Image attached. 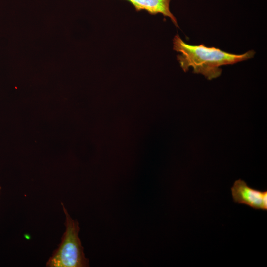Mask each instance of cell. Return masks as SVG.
<instances>
[{
    "label": "cell",
    "mask_w": 267,
    "mask_h": 267,
    "mask_svg": "<svg viewBox=\"0 0 267 267\" xmlns=\"http://www.w3.org/2000/svg\"><path fill=\"white\" fill-rule=\"evenodd\" d=\"M173 50L178 54L177 58L184 72L190 67L194 73L201 74L211 80L219 77L222 72L221 66L234 64L254 57L255 52L250 50L241 54L228 53L203 44L191 45L176 34L173 39Z\"/></svg>",
    "instance_id": "obj_1"
},
{
    "label": "cell",
    "mask_w": 267,
    "mask_h": 267,
    "mask_svg": "<svg viewBox=\"0 0 267 267\" xmlns=\"http://www.w3.org/2000/svg\"><path fill=\"white\" fill-rule=\"evenodd\" d=\"M65 216V230L60 243L46 262L48 267H86L89 266V260L84 253L78 234L79 222L69 214L61 202Z\"/></svg>",
    "instance_id": "obj_2"
},
{
    "label": "cell",
    "mask_w": 267,
    "mask_h": 267,
    "mask_svg": "<svg viewBox=\"0 0 267 267\" xmlns=\"http://www.w3.org/2000/svg\"><path fill=\"white\" fill-rule=\"evenodd\" d=\"M234 202L244 204L256 210H267V191L249 186L244 180H236L231 188Z\"/></svg>",
    "instance_id": "obj_3"
},
{
    "label": "cell",
    "mask_w": 267,
    "mask_h": 267,
    "mask_svg": "<svg viewBox=\"0 0 267 267\" xmlns=\"http://www.w3.org/2000/svg\"><path fill=\"white\" fill-rule=\"evenodd\" d=\"M130 2L137 11L145 10L151 15L161 14L169 18L175 26L178 27L176 17L171 12V0H126Z\"/></svg>",
    "instance_id": "obj_4"
},
{
    "label": "cell",
    "mask_w": 267,
    "mask_h": 267,
    "mask_svg": "<svg viewBox=\"0 0 267 267\" xmlns=\"http://www.w3.org/2000/svg\"><path fill=\"white\" fill-rule=\"evenodd\" d=\"M1 187L0 186V195H1Z\"/></svg>",
    "instance_id": "obj_5"
}]
</instances>
